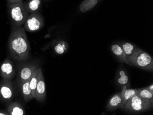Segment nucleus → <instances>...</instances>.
<instances>
[{
  "instance_id": "1",
  "label": "nucleus",
  "mask_w": 153,
  "mask_h": 115,
  "mask_svg": "<svg viewBox=\"0 0 153 115\" xmlns=\"http://www.w3.org/2000/svg\"><path fill=\"white\" fill-rule=\"evenodd\" d=\"M8 50L10 56L17 61H23L29 58L30 47L23 26H13L8 40Z\"/></svg>"
},
{
  "instance_id": "2",
  "label": "nucleus",
  "mask_w": 153,
  "mask_h": 115,
  "mask_svg": "<svg viewBox=\"0 0 153 115\" xmlns=\"http://www.w3.org/2000/svg\"><path fill=\"white\" fill-rule=\"evenodd\" d=\"M8 13L13 25L23 26L30 13L26 8L23 1L8 3Z\"/></svg>"
},
{
  "instance_id": "3",
  "label": "nucleus",
  "mask_w": 153,
  "mask_h": 115,
  "mask_svg": "<svg viewBox=\"0 0 153 115\" xmlns=\"http://www.w3.org/2000/svg\"><path fill=\"white\" fill-rule=\"evenodd\" d=\"M128 61L131 65L139 68L150 72L153 71V58L149 54L141 50H136L134 53Z\"/></svg>"
},
{
  "instance_id": "4",
  "label": "nucleus",
  "mask_w": 153,
  "mask_h": 115,
  "mask_svg": "<svg viewBox=\"0 0 153 115\" xmlns=\"http://www.w3.org/2000/svg\"><path fill=\"white\" fill-rule=\"evenodd\" d=\"M153 102L140 97L136 94L127 101L124 109L127 112H140L151 109Z\"/></svg>"
},
{
  "instance_id": "5",
  "label": "nucleus",
  "mask_w": 153,
  "mask_h": 115,
  "mask_svg": "<svg viewBox=\"0 0 153 115\" xmlns=\"http://www.w3.org/2000/svg\"><path fill=\"white\" fill-rule=\"evenodd\" d=\"M44 26L43 18L39 12H37L30 14L23 26L25 31L34 32L40 30Z\"/></svg>"
},
{
  "instance_id": "6",
  "label": "nucleus",
  "mask_w": 153,
  "mask_h": 115,
  "mask_svg": "<svg viewBox=\"0 0 153 115\" xmlns=\"http://www.w3.org/2000/svg\"><path fill=\"white\" fill-rule=\"evenodd\" d=\"M46 88L42 69L41 68H39L38 82L36 88L35 99L39 102H43L46 99Z\"/></svg>"
},
{
  "instance_id": "7",
  "label": "nucleus",
  "mask_w": 153,
  "mask_h": 115,
  "mask_svg": "<svg viewBox=\"0 0 153 115\" xmlns=\"http://www.w3.org/2000/svg\"><path fill=\"white\" fill-rule=\"evenodd\" d=\"M15 69L13 62L7 58L0 66V74L3 79L12 80L15 77Z\"/></svg>"
},
{
  "instance_id": "8",
  "label": "nucleus",
  "mask_w": 153,
  "mask_h": 115,
  "mask_svg": "<svg viewBox=\"0 0 153 115\" xmlns=\"http://www.w3.org/2000/svg\"><path fill=\"white\" fill-rule=\"evenodd\" d=\"M14 96V90L11 80L2 79L0 83V98L3 101L12 100Z\"/></svg>"
},
{
  "instance_id": "9",
  "label": "nucleus",
  "mask_w": 153,
  "mask_h": 115,
  "mask_svg": "<svg viewBox=\"0 0 153 115\" xmlns=\"http://www.w3.org/2000/svg\"><path fill=\"white\" fill-rule=\"evenodd\" d=\"M39 67L35 65H27L22 67L19 71L18 79L20 84L29 81Z\"/></svg>"
},
{
  "instance_id": "10",
  "label": "nucleus",
  "mask_w": 153,
  "mask_h": 115,
  "mask_svg": "<svg viewBox=\"0 0 153 115\" xmlns=\"http://www.w3.org/2000/svg\"><path fill=\"white\" fill-rule=\"evenodd\" d=\"M6 110L9 115H25L24 107L18 101H14L9 103Z\"/></svg>"
},
{
  "instance_id": "11",
  "label": "nucleus",
  "mask_w": 153,
  "mask_h": 115,
  "mask_svg": "<svg viewBox=\"0 0 153 115\" xmlns=\"http://www.w3.org/2000/svg\"><path fill=\"white\" fill-rule=\"evenodd\" d=\"M122 101L123 98L121 92L117 93L111 98L106 106V109L109 111H113L118 108H121Z\"/></svg>"
},
{
  "instance_id": "12",
  "label": "nucleus",
  "mask_w": 153,
  "mask_h": 115,
  "mask_svg": "<svg viewBox=\"0 0 153 115\" xmlns=\"http://www.w3.org/2000/svg\"><path fill=\"white\" fill-rule=\"evenodd\" d=\"M137 92V89H127L126 86L124 85L123 87L122 91L121 92L123 98L121 108L124 109L125 104L127 101L136 94Z\"/></svg>"
},
{
  "instance_id": "13",
  "label": "nucleus",
  "mask_w": 153,
  "mask_h": 115,
  "mask_svg": "<svg viewBox=\"0 0 153 115\" xmlns=\"http://www.w3.org/2000/svg\"><path fill=\"white\" fill-rule=\"evenodd\" d=\"M41 0H28L26 3H24L26 8L30 14L38 12L41 5Z\"/></svg>"
},
{
  "instance_id": "14",
  "label": "nucleus",
  "mask_w": 153,
  "mask_h": 115,
  "mask_svg": "<svg viewBox=\"0 0 153 115\" xmlns=\"http://www.w3.org/2000/svg\"><path fill=\"white\" fill-rule=\"evenodd\" d=\"M111 50L115 55L118 58L120 62L128 64L131 66H133L127 61L125 56L124 52L123 50V48H122L120 45H114L111 47Z\"/></svg>"
},
{
  "instance_id": "15",
  "label": "nucleus",
  "mask_w": 153,
  "mask_h": 115,
  "mask_svg": "<svg viewBox=\"0 0 153 115\" xmlns=\"http://www.w3.org/2000/svg\"><path fill=\"white\" fill-rule=\"evenodd\" d=\"M29 81H27L23 84H20L23 98L25 101L27 102H28L31 99H33L32 96Z\"/></svg>"
},
{
  "instance_id": "16",
  "label": "nucleus",
  "mask_w": 153,
  "mask_h": 115,
  "mask_svg": "<svg viewBox=\"0 0 153 115\" xmlns=\"http://www.w3.org/2000/svg\"><path fill=\"white\" fill-rule=\"evenodd\" d=\"M97 2L98 0H85L80 4V10L82 13H85L93 8Z\"/></svg>"
},
{
  "instance_id": "17",
  "label": "nucleus",
  "mask_w": 153,
  "mask_h": 115,
  "mask_svg": "<svg viewBox=\"0 0 153 115\" xmlns=\"http://www.w3.org/2000/svg\"><path fill=\"white\" fill-rule=\"evenodd\" d=\"M136 95L141 98L149 100L153 102V93L149 91L146 88L137 89Z\"/></svg>"
},
{
  "instance_id": "18",
  "label": "nucleus",
  "mask_w": 153,
  "mask_h": 115,
  "mask_svg": "<svg viewBox=\"0 0 153 115\" xmlns=\"http://www.w3.org/2000/svg\"><path fill=\"white\" fill-rule=\"evenodd\" d=\"M38 69L34 72L29 81L30 86V88L32 96L33 99L36 98V88L38 82Z\"/></svg>"
},
{
  "instance_id": "19",
  "label": "nucleus",
  "mask_w": 153,
  "mask_h": 115,
  "mask_svg": "<svg viewBox=\"0 0 153 115\" xmlns=\"http://www.w3.org/2000/svg\"><path fill=\"white\" fill-rule=\"evenodd\" d=\"M123 49L124 52L125 56L127 61L130 56L133 55L136 50H135L134 47L133 45L129 43H126L123 45Z\"/></svg>"
},
{
  "instance_id": "20",
  "label": "nucleus",
  "mask_w": 153,
  "mask_h": 115,
  "mask_svg": "<svg viewBox=\"0 0 153 115\" xmlns=\"http://www.w3.org/2000/svg\"><path fill=\"white\" fill-rule=\"evenodd\" d=\"M129 81L128 77L127 75L125 72L123 70L119 71L118 76L117 82L120 85H125L128 84Z\"/></svg>"
},
{
  "instance_id": "21",
  "label": "nucleus",
  "mask_w": 153,
  "mask_h": 115,
  "mask_svg": "<svg viewBox=\"0 0 153 115\" xmlns=\"http://www.w3.org/2000/svg\"><path fill=\"white\" fill-rule=\"evenodd\" d=\"M67 45L64 42L58 43L55 47V52L59 55L63 54L67 51Z\"/></svg>"
},
{
  "instance_id": "22",
  "label": "nucleus",
  "mask_w": 153,
  "mask_h": 115,
  "mask_svg": "<svg viewBox=\"0 0 153 115\" xmlns=\"http://www.w3.org/2000/svg\"><path fill=\"white\" fill-rule=\"evenodd\" d=\"M0 115H9L7 110H0Z\"/></svg>"
},
{
  "instance_id": "23",
  "label": "nucleus",
  "mask_w": 153,
  "mask_h": 115,
  "mask_svg": "<svg viewBox=\"0 0 153 115\" xmlns=\"http://www.w3.org/2000/svg\"><path fill=\"white\" fill-rule=\"evenodd\" d=\"M8 3H15V2H19V1H21L23 0H7Z\"/></svg>"
},
{
  "instance_id": "24",
  "label": "nucleus",
  "mask_w": 153,
  "mask_h": 115,
  "mask_svg": "<svg viewBox=\"0 0 153 115\" xmlns=\"http://www.w3.org/2000/svg\"><path fill=\"white\" fill-rule=\"evenodd\" d=\"M147 89L149 90V91H150V92L153 93V84H151V85L149 86L148 87L146 88Z\"/></svg>"
}]
</instances>
